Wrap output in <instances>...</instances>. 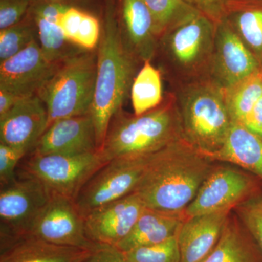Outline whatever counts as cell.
Wrapping results in <instances>:
<instances>
[{
  "label": "cell",
  "instance_id": "cell-25",
  "mask_svg": "<svg viewBox=\"0 0 262 262\" xmlns=\"http://www.w3.org/2000/svg\"><path fill=\"white\" fill-rule=\"evenodd\" d=\"M203 262H256L252 248L229 218L218 244Z\"/></svg>",
  "mask_w": 262,
  "mask_h": 262
},
{
  "label": "cell",
  "instance_id": "cell-1",
  "mask_svg": "<svg viewBox=\"0 0 262 262\" xmlns=\"http://www.w3.org/2000/svg\"><path fill=\"white\" fill-rule=\"evenodd\" d=\"M213 160L184 139L149 157L136 193L146 208L184 213L213 169Z\"/></svg>",
  "mask_w": 262,
  "mask_h": 262
},
{
  "label": "cell",
  "instance_id": "cell-17",
  "mask_svg": "<svg viewBox=\"0 0 262 262\" xmlns=\"http://www.w3.org/2000/svg\"><path fill=\"white\" fill-rule=\"evenodd\" d=\"M218 59L227 88L258 72V62L227 18L218 24Z\"/></svg>",
  "mask_w": 262,
  "mask_h": 262
},
{
  "label": "cell",
  "instance_id": "cell-6",
  "mask_svg": "<svg viewBox=\"0 0 262 262\" xmlns=\"http://www.w3.org/2000/svg\"><path fill=\"white\" fill-rule=\"evenodd\" d=\"M106 162L98 151L80 155H32L22 176L42 183L52 194L75 201L84 184Z\"/></svg>",
  "mask_w": 262,
  "mask_h": 262
},
{
  "label": "cell",
  "instance_id": "cell-21",
  "mask_svg": "<svg viewBox=\"0 0 262 262\" xmlns=\"http://www.w3.org/2000/svg\"><path fill=\"white\" fill-rule=\"evenodd\" d=\"M215 24L204 15H196L173 29L170 48L183 64H191L203 54Z\"/></svg>",
  "mask_w": 262,
  "mask_h": 262
},
{
  "label": "cell",
  "instance_id": "cell-16",
  "mask_svg": "<svg viewBox=\"0 0 262 262\" xmlns=\"http://www.w3.org/2000/svg\"><path fill=\"white\" fill-rule=\"evenodd\" d=\"M231 210L188 217L177 239L180 262H203L214 249L228 221Z\"/></svg>",
  "mask_w": 262,
  "mask_h": 262
},
{
  "label": "cell",
  "instance_id": "cell-33",
  "mask_svg": "<svg viewBox=\"0 0 262 262\" xmlns=\"http://www.w3.org/2000/svg\"><path fill=\"white\" fill-rule=\"evenodd\" d=\"M202 15L218 25L226 18L227 5L230 0H182Z\"/></svg>",
  "mask_w": 262,
  "mask_h": 262
},
{
  "label": "cell",
  "instance_id": "cell-11",
  "mask_svg": "<svg viewBox=\"0 0 262 262\" xmlns=\"http://www.w3.org/2000/svg\"><path fill=\"white\" fill-rule=\"evenodd\" d=\"M58 64L46 59L35 39L23 51L1 62L0 90L20 98L37 94Z\"/></svg>",
  "mask_w": 262,
  "mask_h": 262
},
{
  "label": "cell",
  "instance_id": "cell-24",
  "mask_svg": "<svg viewBox=\"0 0 262 262\" xmlns=\"http://www.w3.org/2000/svg\"><path fill=\"white\" fill-rule=\"evenodd\" d=\"M225 96L232 120L242 124L262 97V74L256 72L227 88Z\"/></svg>",
  "mask_w": 262,
  "mask_h": 262
},
{
  "label": "cell",
  "instance_id": "cell-18",
  "mask_svg": "<svg viewBox=\"0 0 262 262\" xmlns=\"http://www.w3.org/2000/svg\"><path fill=\"white\" fill-rule=\"evenodd\" d=\"M67 9V5L57 2L45 1L38 4L34 10L39 46L46 59L54 64L78 52H74L62 30L60 22Z\"/></svg>",
  "mask_w": 262,
  "mask_h": 262
},
{
  "label": "cell",
  "instance_id": "cell-32",
  "mask_svg": "<svg viewBox=\"0 0 262 262\" xmlns=\"http://www.w3.org/2000/svg\"><path fill=\"white\" fill-rule=\"evenodd\" d=\"M100 40V25L97 18L84 13L79 29L75 46L91 51Z\"/></svg>",
  "mask_w": 262,
  "mask_h": 262
},
{
  "label": "cell",
  "instance_id": "cell-9",
  "mask_svg": "<svg viewBox=\"0 0 262 262\" xmlns=\"http://www.w3.org/2000/svg\"><path fill=\"white\" fill-rule=\"evenodd\" d=\"M254 183L248 176L228 167L213 168L195 198L184 211L187 218L231 210L249 198Z\"/></svg>",
  "mask_w": 262,
  "mask_h": 262
},
{
  "label": "cell",
  "instance_id": "cell-7",
  "mask_svg": "<svg viewBox=\"0 0 262 262\" xmlns=\"http://www.w3.org/2000/svg\"><path fill=\"white\" fill-rule=\"evenodd\" d=\"M149 158L114 160L103 165L74 201L82 216L134 192Z\"/></svg>",
  "mask_w": 262,
  "mask_h": 262
},
{
  "label": "cell",
  "instance_id": "cell-38",
  "mask_svg": "<svg viewBox=\"0 0 262 262\" xmlns=\"http://www.w3.org/2000/svg\"><path fill=\"white\" fill-rule=\"evenodd\" d=\"M43 1H45V0H43ZM48 1H51V0H48Z\"/></svg>",
  "mask_w": 262,
  "mask_h": 262
},
{
  "label": "cell",
  "instance_id": "cell-4",
  "mask_svg": "<svg viewBox=\"0 0 262 262\" xmlns=\"http://www.w3.org/2000/svg\"><path fill=\"white\" fill-rule=\"evenodd\" d=\"M96 74L94 53L78 52L58 63L37 93L47 108L48 127L60 119L91 113Z\"/></svg>",
  "mask_w": 262,
  "mask_h": 262
},
{
  "label": "cell",
  "instance_id": "cell-30",
  "mask_svg": "<svg viewBox=\"0 0 262 262\" xmlns=\"http://www.w3.org/2000/svg\"><path fill=\"white\" fill-rule=\"evenodd\" d=\"M26 154L22 150L0 143V184L1 187L15 180L17 165Z\"/></svg>",
  "mask_w": 262,
  "mask_h": 262
},
{
  "label": "cell",
  "instance_id": "cell-14",
  "mask_svg": "<svg viewBox=\"0 0 262 262\" xmlns=\"http://www.w3.org/2000/svg\"><path fill=\"white\" fill-rule=\"evenodd\" d=\"M97 151L94 122L89 114L53 122L34 146L32 155H80Z\"/></svg>",
  "mask_w": 262,
  "mask_h": 262
},
{
  "label": "cell",
  "instance_id": "cell-29",
  "mask_svg": "<svg viewBox=\"0 0 262 262\" xmlns=\"http://www.w3.org/2000/svg\"><path fill=\"white\" fill-rule=\"evenodd\" d=\"M237 211L262 252V196L248 198L238 205Z\"/></svg>",
  "mask_w": 262,
  "mask_h": 262
},
{
  "label": "cell",
  "instance_id": "cell-13",
  "mask_svg": "<svg viewBox=\"0 0 262 262\" xmlns=\"http://www.w3.org/2000/svg\"><path fill=\"white\" fill-rule=\"evenodd\" d=\"M48 127V110L42 99L37 94L23 98L0 118V143L27 154Z\"/></svg>",
  "mask_w": 262,
  "mask_h": 262
},
{
  "label": "cell",
  "instance_id": "cell-5",
  "mask_svg": "<svg viewBox=\"0 0 262 262\" xmlns=\"http://www.w3.org/2000/svg\"><path fill=\"white\" fill-rule=\"evenodd\" d=\"M232 122L225 96L213 88L196 90L184 105V139L206 156L222 147Z\"/></svg>",
  "mask_w": 262,
  "mask_h": 262
},
{
  "label": "cell",
  "instance_id": "cell-8",
  "mask_svg": "<svg viewBox=\"0 0 262 262\" xmlns=\"http://www.w3.org/2000/svg\"><path fill=\"white\" fill-rule=\"evenodd\" d=\"M23 234L53 244L91 251L100 245L86 236L84 217L74 200L58 194H52Z\"/></svg>",
  "mask_w": 262,
  "mask_h": 262
},
{
  "label": "cell",
  "instance_id": "cell-31",
  "mask_svg": "<svg viewBox=\"0 0 262 262\" xmlns=\"http://www.w3.org/2000/svg\"><path fill=\"white\" fill-rule=\"evenodd\" d=\"M31 0H0V30L20 23Z\"/></svg>",
  "mask_w": 262,
  "mask_h": 262
},
{
  "label": "cell",
  "instance_id": "cell-10",
  "mask_svg": "<svg viewBox=\"0 0 262 262\" xmlns=\"http://www.w3.org/2000/svg\"><path fill=\"white\" fill-rule=\"evenodd\" d=\"M51 196L42 183L24 176L1 187V231L15 234L25 233Z\"/></svg>",
  "mask_w": 262,
  "mask_h": 262
},
{
  "label": "cell",
  "instance_id": "cell-36",
  "mask_svg": "<svg viewBox=\"0 0 262 262\" xmlns=\"http://www.w3.org/2000/svg\"><path fill=\"white\" fill-rule=\"evenodd\" d=\"M242 125L262 137V97L258 100Z\"/></svg>",
  "mask_w": 262,
  "mask_h": 262
},
{
  "label": "cell",
  "instance_id": "cell-34",
  "mask_svg": "<svg viewBox=\"0 0 262 262\" xmlns=\"http://www.w3.org/2000/svg\"><path fill=\"white\" fill-rule=\"evenodd\" d=\"M83 15L84 12L77 8L69 7L61 19L60 25L63 34L67 40L72 42V44L75 45L76 39H77Z\"/></svg>",
  "mask_w": 262,
  "mask_h": 262
},
{
  "label": "cell",
  "instance_id": "cell-2",
  "mask_svg": "<svg viewBox=\"0 0 262 262\" xmlns=\"http://www.w3.org/2000/svg\"><path fill=\"white\" fill-rule=\"evenodd\" d=\"M132 63L125 50L113 12L106 14L97 54L96 89L91 115L96 129L98 151L110 122L120 112L130 84Z\"/></svg>",
  "mask_w": 262,
  "mask_h": 262
},
{
  "label": "cell",
  "instance_id": "cell-20",
  "mask_svg": "<svg viewBox=\"0 0 262 262\" xmlns=\"http://www.w3.org/2000/svg\"><path fill=\"white\" fill-rule=\"evenodd\" d=\"M187 219L184 213H169L145 208L135 225L116 247L123 252L163 242L178 234Z\"/></svg>",
  "mask_w": 262,
  "mask_h": 262
},
{
  "label": "cell",
  "instance_id": "cell-35",
  "mask_svg": "<svg viewBox=\"0 0 262 262\" xmlns=\"http://www.w3.org/2000/svg\"><path fill=\"white\" fill-rule=\"evenodd\" d=\"M84 262H130L125 253L115 246L100 244Z\"/></svg>",
  "mask_w": 262,
  "mask_h": 262
},
{
  "label": "cell",
  "instance_id": "cell-12",
  "mask_svg": "<svg viewBox=\"0 0 262 262\" xmlns=\"http://www.w3.org/2000/svg\"><path fill=\"white\" fill-rule=\"evenodd\" d=\"M145 208L134 192L100 207L84 217L86 236L95 244L115 246L130 233Z\"/></svg>",
  "mask_w": 262,
  "mask_h": 262
},
{
  "label": "cell",
  "instance_id": "cell-27",
  "mask_svg": "<svg viewBox=\"0 0 262 262\" xmlns=\"http://www.w3.org/2000/svg\"><path fill=\"white\" fill-rule=\"evenodd\" d=\"M125 253L130 262H180L177 235L160 244L136 248Z\"/></svg>",
  "mask_w": 262,
  "mask_h": 262
},
{
  "label": "cell",
  "instance_id": "cell-3",
  "mask_svg": "<svg viewBox=\"0 0 262 262\" xmlns=\"http://www.w3.org/2000/svg\"><path fill=\"white\" fill-rule=\"evenodd\" d=\"M181 127L178 117L167 106L134 117L124 116L118 112L110 122L98 152L106 163L144 159L182 139Z\"/></svg>",
  "mask_w": 262,
  "mask_h": 262
},
{
  "label": "cell",
  "instance_id": "cell-22",
  "mask_svg": "<svg viewBox=\"0 0 262 262\" xmlns=\"http://www.w3.org/2000/svg\"><path fill=\"white\" fill-rule=\"evenodd\" d=\"M122 15L128 37L143 57L151 53L154 20L143 0H122Z\"/></svg>",
  "mask_w": 262,
  "mask_h": 262
},
{
  "label": "cell",
  "instance_id": "cell-37",
  "mask_svg": "<svg viewBox=\"0 0 262 262\" xmlns=\"http://www.w3.org/2000/svg\"><path fill=\"white\" fill-rule=\"evenodd\" d=\"M21 98H23L18 97L8 91L0 90V118L4 117Z\"/></svg>",
  "mask_w": 262,
  "mask_h": 262
},
{
  "label": "cell",
  "instance_id": "cell-15",
  "mask_svg": "<svg viewBox=\"0 0 262 262\" xmlns=\"http://www.w3.org/2000/svg\"><path fill=\"white\" fill-rule=\"evenodd\" d=\"M92 251L1 231L0 262H84Z\"/></svg>",
  "mask_w": 262,
  "mask_h": 262
},
{
  "label": "cell",
  "instance_id": "cell-28",
  "mask_svg": "<svg viewBox=\"0 0 262 262\" xmlns=\"http://www.w3.org/2000/svg\"><path fill=\"white\" fill-rule=\"evenodd\" d=\"M35 40V32L30 24L19 23L0 31V62L23 51Z\"/></svg>",
  "mask_w": 262,
  "mask_h": 262
},
{
  "label": "cell",
  "instance_id": "cell-26",
  "mask_svg": "<svg viewBox=\"0 0 262 262\" xmlns=\"http://www.w3.org/2000/svg\"><path fill=\"white\" fill-rule=\"evenodd\" d=\"M154 20L155 34L175 29L201 14L182 0H143Z\"/></svg>",
  "mask_w": 262,
  "mask_h": 262
},
{
  "label": "cell",
  "instance_id": "cell-19",
  "mask_svg": "<svg viewBox=\"0 0 262 262\" xmlns=\"http://www.w3.org/2000/svg\"><path fill=\"white\" fill-rule=\"evenodd\" d=\"M207 157L238 165L262 179V137L239 122L232 120L223 145Z\"/></svg>",
  "mask_w": 262,
  "mask_h": 262
},
{
  "label": "cell",
  "instance_id": "cell-23",
  "mask_svg": "<svg viewBox=\"0 0 262 262\" xmlns=\"http://www.w3.org/2000/svg\"><path fill=\"white\" fill-rule=\"evenodd\" d=\"M163 98L161 75L149 60L136 76L131 89V100L136 116L156 108Z\"/></svg>",
  "mask_w": 262,
  "mask_h": 262
}]
</instances>
